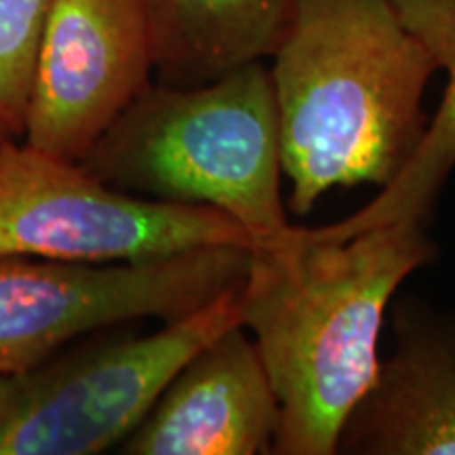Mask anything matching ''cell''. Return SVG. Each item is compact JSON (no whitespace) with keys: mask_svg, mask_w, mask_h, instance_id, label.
<instances>
[{"mask_svg":"<svg viewBox=\"0 0 455 455\" xmlns=\"http://www.w3.org/2000/svg\"><path fill=\"white\" fill-rule=\"evenodd\" d=\"M436 253L418 224L379 226L341 241L291 226L255 244L241 315L281 405L272 453H338L350 413L378 378L388 304Z\"/></svg>","mask_w":455,"mask_h":455,"instance_id":"obj_1","label":"cell"},{"mask_svg":"<svg viewBox=\"0 0 455 455\" xmlns=\"http://www.w3.org/2000/svg\"><path fill=\"white\" fill-rule=\"evenodd\" d=\"M439 68L390 0H293L272 55L289 209L308 215L331 188H386L428 129Z\"/></svg>","mask_w":455,"mask_h":455,"instance_id":"obj_2","label":"cell"},{"mask_svg":"<svg viewBox=\"0 0 455 455\" xmlns=\"http://www.w3.org/2000/svg\"><path fill=\"white\" fill-rule=\"evenodd\" d=\"M81 164L129 195L218 209L251 235L253 247L291 228L281 198V121L264 61L198 87L150 83Z\"/></svg>","mask_w":455,"mask_h":455,"instance_id":"obj_3","label":"cell"},{"mask_svg":"<svg viewBox=\"0 0 455 455\" xmlns=\"http://www.w3.org/2000/svg\"><path fill=\"white\" fill-rule=\"evenodd\" d=\"M241 287L155 333L100 338L0 373V455H95L121 447L180 369L243 325Z\"/></svg>","mask_w":455,"mask_h":455,"instance_id":"obj_4","label":"cell"},{"mask_svg":"<svg viewBox=\"0 0 455 455\" xmlns=\"http://www.w3.org/2000/svg\"><path fill=\"white\" fill-rule=\"evenodd\" d=\"M253 238L204 204L152 201L118 190L38 148L0 140V258L121 264Z\"/></svg>","mask_w":455,"mask_h":455,"instance_id":"obj_5","label":"cell"},{"mask_svg":"<svg viewBox=\"0 0 455 455\" xmlns=\"http://www.w3.org/2000/svg\"><path fill=\"white\" fill-rule=\"evenodd\" d=\"M249 264L238 244L121 264L0 258V358L26 369L89 333L178 321L241 287Z\"/></svg>","mask_w":455,"mask_h":455,"instance_id":"obj_6","label":"cell"},{"mask_svg":"<svg viewBox=\"0 0 455 455\" xmlns=\"http://www.w3.org/2000/svg\"><path fill=\"white\" fill-rule=\"evenodd\" d=\"M144 0H53L38 47L24 141L81 163L152 81Z\"/></svg>","mask_w":455,"mask_h":455,"instance_id":"obj_7","label":"cell"},{"mask_svg":"<svg viewBox=\"0 0 455 455\" xmlns=\"http://www.w3.org/2000/svg\"><path fill=\"white\" fill-rule=\"evenodd\" d=\"M281 405L247 329L236 325L196 352L118 447L129 455L272 453Z\"/></svg>","mask_w":455,"mask_h":455,"instance_id":"obj_8","label":"cell"},{"mask_svg":"<svg viewBox=\"0 0 455 455\" xmlns=\"http://www.w3.org/2000/svg\"><path fill=\"white\" fill-rule=\"evenodd\" d=\"M395 350L350 413L339 455H455V304L392 308Z\"/></svg>","mask_w":455,"mask_h":455,"instance_id":"obj_9","label":"cell"},{"mask_svg":"<svg viewBox=\"0 0 455 455\" xmlns=\"http://www.w3.org/2000/svg\"><path fill=\"white\" fill-rule=\"evenodd\" d=\"M158 84L198 87L275 55L293 0H144Z\"/></svg>","mask_w":455,"mask_h":455,"instance_id":"obj_10","label":"cell"},{"mask_svg":"<svg viewBox=\"0 0 455 455\" xmlns=\"http://www.w3.org/2000/svg\"><path fill=\"white\" fill-rule=\"evenodd\" d=\"M396 15L428 49L447 89L430 118L422 144L401 175L382 188L371 203L338 224L310 228L316 236L341 241L356 232L392 224L426 226L435 213L443 186L455 169V0H390Z\"/></svg>","mask_w":455,"mask_h":455,"instance_id":"obj_11","label":"cell"},{"mask_svg":"<svg viewBox=\"0 0 455 455\" xmlns=\"http://www.w3.org/2000/svg\"><path fill=\"white\" fill-rule=\"evenodd\" d=\"M51 4L53 0H0V140L24 138Z\"/></svg>","mask_w":455,"mask_h":455,"instance_id":"obj_12","label":"cell"},{"mask_svg":"<svg viewBox=\"0 0 455 455\" xmlns=\"http://www.w3.org/2000/svg\"><path fill=\"white\" fill-rule=\"evenodd\" d=\"M9 371H17V367L11 365V363L4 361V358H0V373H9Z\"/></svg>","mask_w":455,"mask_h":455,"instance_id":"obj_13","label":"cell"}]
</instances>
